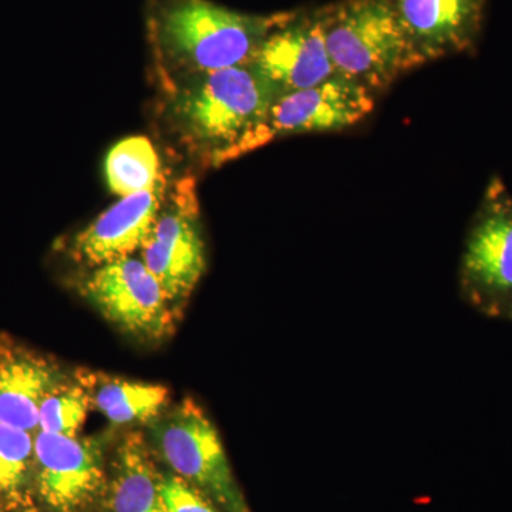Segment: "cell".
I'll return each instance as SVG.
<instances>
[{"mask_svg": "<svg viewBox=\"0 0 512 512\" xmlns=\"http://www.w3.org/2000/svg\"><path fill=\"white\" fill-rule=\"evenodd\" d=\"M279 96L245 64L184 77L171 111L185 140L220 164L261 147L262 127Z\"/></svg>", "mask_w": 512, "mask_h": 512, "instance_id": "6da1fadb", "label": "cell"}, {"mask_svg": "<svg viewBox=\"0 0 512 512\" xmlns=\"http://www.w3.org/2000/svg\"><path fill=\"white\" fill-rule=\"evenodd\" d=\"M285 15H247L210 0H171L156 20L158 47L184 77L245 66Z\"/></svg>", "mask_w": 512, "mask_h": 512, "instance_id": "7a4b0ae2", "label": "cell"}, {"mask_svg": "<svg viewBox=\"0 0 512 512\" xmlns=\"http://www.w3.org/2000/svg\"><path fill=\"white\" fill-rule=\"evenodd\" d=\"M320 16L338 76L377 94L416 67L390 0H339Z\"/></svg>", "mask_w": 512, "mask_h": 512, "instance_id": "3957f363", "label": "cell"}, {"mask_svg": "<svg viewBox=\"0 0 512 512\" xmlns=\"http://www.w3.org/2000/svg\"><path fill=\"white\" fill-rule=\"evenodd\" d=\"M151 440L175 476L217 505L222 512L249 511L214 424L187 399L151 426Z\"/></svg>", "mask_w": 512, "mask_h": 512, "instance_id": "277c9868", "label": "cell"}, {"mask_svg": "<svg viewBox=\"0 0 512 512\" xmlns=\"http://www.w3.org/2000/svg\"><path fill=\"white\" fill-rule=\"evenodd\" d=\"M461 281L480 308L512 315V197L500 180L485 192L468 235Z\"/></svg>", "mask_w": 512, "mask_h": 512, "instance_id": "5b68a950", "label": "cell"}, {"mask_svg": "<svg viewBox=\"0 0 512 512\" xmlns=\"http://www.w3.org/2000/svg\"><path fill=\"white\" fill-rule=\"evenodd\" d=\"M82 282L83 295L117 328L147 340L170 335L173 305L136 255L92 268Z\"/></svg>", "mask_w": 512, "mask_h": 512, "instance_id": "8992f818", "label": "cell"}, {"mask_svg": "<svg viewBox=\"0 0 512 512\" xmlns=\"http://www.w3.org/2000/svg\"><path fill=\"white\" fill-rule=\"evenodd\" d=\"M163 208L140 258L171 305L185 301L205 271V245L198 222V202L190 181L177 185Z\"/></svg>", "mask_w": 512, "mask_h": 512, "instance_id": "52a82bcc", "label": "cell"}, {"mask_svg": "<svg viewBox=\"0 0 512 512\" xmlns=\"http://www.w3.org/2000/svg\"><path fill=\"white\" fill-rule=\"evenodd\" d=\"M103 444L93 437L35 434L33 488L52 512H80L104 483Z\"/></svg>", "mask_w": 512, "mask_h": 512, "instance_id": "ba28073f", "label": "cell"}, {"mask_svg": "<svg viewBox=\"0 0 512 512\" xmlns=\"http://www.w3.org/2000/svg\"><path fill=\"white\" fill-rule=\"evenodd\" d=\"M376 94L340 77L281 94L272 104L262 127L261 147L276 137L332 133L356 126L375 109Z\"/></svg>", "mask_w": 512, "mask_h": 512, "instance_id": "9c48e42d", "label": "cell"}, {"mask_svg": "<svg viewBox=\"0 0 512 512\" xmlns=\"http://www.w3.org/2000/svg\"><path fill=\"white\" fill-rule=\"evenodd\" d=\"M249 64L281 94L308 89L335 76L320 8L286 12Z\"/></svg>", "mask_w": 512, "mask_h": 512, "instance_id": "30bf717a", "label": "cell"}, {"mask_svg": "<svg viewBox=\"0 0 512 512\" xmlns=\"http://www.w3.org/2000/svg\"><path fill=\"white\" fill-rule=\"evenodd\" d=\"M416 67L468 52L483 29L485 0H390Z\"/></svg>", "mask_w": 512, "mask_h": 512, "instance_id": "8fae6325", "label": "cell"}, {"mask_svg": "<svg viewBox=\"0 0 512 512\" xmlns=\"http://www.w3.org/2000/svg\"><path fill=\"white\" fill-rule=\"evenodd\" d=\"M165 197V181L153 190L121 197L74 237L70 255L90 268L136 255L150 237Z\"/></svg>", "mask_w": 512, "mask_h": 512, "instance_id": "7c38bea8", "label": "cell"}, {"mask_svg": "<svg viewBox=\"0 0 512 512\" xmlns=\"http://www.w3.org/2000/svg\"><path fill=\"white\" fill-rule=\"evenodd\" d=\"M64 379L49 357L0 335V423L37 433L40 407Z\"/></svg>", "mask_w": 512, "mask_h": 512, "instance_id": "4fadbf2b", "label": "cell"}, {"mask_svg": "<svg viewBox=\"0 0 512 512\" xmlns=\"http://www.w3.org/2000/svg\"><path fill=\"white\" fill-rule=\"evenodd\" d=\"M111 467L110 512H168L163 497V476L158 473L141 434L124 437Z\"/></svg>", "mask_w": 512, "mask_h": 512, "instance_id": "5bb4252c", "label": "cell"}, {"mask_svg": "<svg viewBox=\"0 0 512 512\" xmlns=\"http://www.w3.org/2000/svg\"><path fill=\"white\" fill-rule=\"evenodd\" d=\"M92 404L114 424L147 423L156 420L167 406V387L87 373L79 377Z\"/></svg>", "mask_w": 512, "mask_h": 512, "instance_id": "9a60e30c", "label": "cell"}, {"mask_svg": "<svg viewBox=\"0 0 512 512\" xmlns=\"http://www.w3.org/2000/svg\"><path fill=\"white\" fill-rule=\"evenodd\" d=\"M106 180L110 190L120 198L163 184L156 147L147 137L124 138L107 154Z\"/></svg>", "mask_w": 512, "mask_h": 512, "instance_id": "2e32d148", "label": "cell"}, {"mask_svg": "<svg viewBox=\"0 0 512 512\" xmlns=\"http://www.w3.org/2000/svg\"><path fill=\"white\" fill-rule=\"evenodd\" d=\"M35 436L0 423V498L12 508L29 504L33 487Z\"/></svg>", "mask_w": 512, "mask_h": 512, "instance_id": "e0dca14e", "label": "cell"}, {"mask_svg": "<svg viewBox=\"0 0 512 512\" xmlns=\"http://www.w3.org/2000/svg\"><path fill=\"white\" fill-rule=\"evenodd\" d=\"M92 399L80 382L64 379L57 384L42 403L39 430L60 436H77L87 419Z\"/></svg>", "mask_w": 512, "mask_h": 512, "instance_id": "ac0fdd59", "label": "cell"}, {"mask_svg": "<svg viewBox=\"0 0 512 512\" xmlns=\"http://www.w3.org/2000/svg\"><path fill=\"white\" fill-rule=\"evenodd\" d=\"M163 497L168 512H218L200 491L180 477H163Z\"/></svg>", "mask_w": 512, "mask_h": 512, "instance_id": "d6986e66", "label": "cell"}, {"mask_svg": "<svg viewBox=\"0 0 512 512\" xmlns=\"http://www.w3.org/2000/svg\"><path fill=\"white\" fill-rule=\"evenodd\" d=\"M0 512H3L2 510H0Z\"/></svg>", "mask_w": 512, "mask_h": 512, "instance_id": "ffe728a7", "label": "cell"}]
</instances>
